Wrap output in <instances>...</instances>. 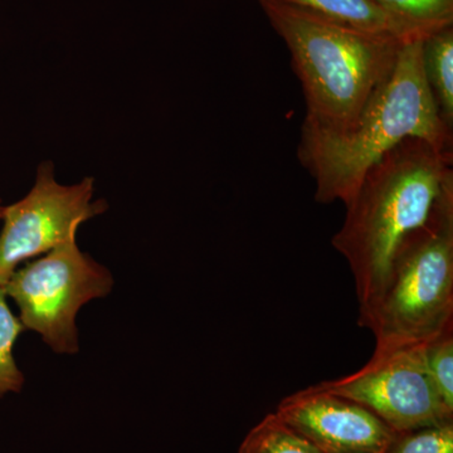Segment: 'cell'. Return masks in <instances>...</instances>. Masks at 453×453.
Masks as SVG:
<instances>
[{
  "label": "cell",
  "instance_id": "cell-1",
  "mask_svg": "<svg viewBox=\"0 0 453 453\" xmlns=\"http://www.w3.org/2000/svg\"><path fill=\"white\" fill-rule=\"evenodd\" d=\"M453 151L405 139L366 170L333 246L353 273L359 310L377 299L393 256L453 195Z\"/></svg>",
  "mask_w": 453,
  "mask_h": 453
},
{
  "label": "cell",
  "instance_id": "cell-2",
  "mask_svg": "<svg viewBox=\"0 0 453 453\" xmlns=\"http://www.w3.org/2000/svg\"><path fill=\"white\" fill-rule=\"evenodd\" d=\"M452 130L441 120L426 82L422 40L402 43L392 73L372 92L347 130L303 122L297 155L315 180L321 204H347L366 170L405 139L419 138L452 151Z\"/></svg>",
  "mask_w": 453,
  "mask_h": 453
},
{
  "label": "cell",
  "instance_id": "cell-3",
  "mask_svg": "<svg viewBox=\"0 0 453 453\" xmlns=\"http://www.w3.org/2000/svg\"><path fill=\"white\" fill-rule=\"evenodd\" d=\"M291 53L306 101L303 122L347 130L392 73L402 43L338 25L280 0H258Z\"/></svg>",
  "mask_w": 453,
  "mask_h": 453
},
{
  "label": "cell",
  "instance_id": "cell-4",
  "mask_svg": "<svg viewBox=\"0 0 453 453\" xmlns=\"http://www.w3.org/2000/svg\"><path fill=\"white\" fill-rule=\"evenodd\" d=\"M357 325L371 330L375 350L426 344L453 327V195L398 247Z\"/></svg>",
  "mask_w": 453,
  "mask_h": 453
},
{
  "label": "cell",
  "instance_id": "cell-5",
  "mask_svg": "<svg viewBox=\"0 0 453 453\" xmlns=\"http://www.w3.org/2000/svg\"><path fill=\"white\" fill-rule=\"evenodd\" d=\"M112 288L111 273L73 241L27 262L3 288L16 301L26 330L40 334L55 353L73 356L80 350V309L107 296Z\"/></svg>",
  "mask_w": 453,
  "mask_h": 453
},
{
  "label": "cell",
  "instance_id": "cell-6",
  "mask_svg": "<svg viewBox=\"0 0 453 453\" xmlns=\"http://www.w3.org/2000/svg\"><path fill=\"white\" fill-rule=\"evenodd\" d=\"M95 179L64 186L56 178L52 160L42 162L25 198L2 208L0 219V288L20 264L76 241L83 223L109 210L105 199H95Z\"/></svg>",
  "mask_w": 453,
  "mask_h": 453
},
{
  "label": "cell",
  "instance_id": "cell-7",
  "mask_svg": "<svg viewBox=\"0 0 453 453\" xmlns=\"http://www.w3.org/2000/svg\"><path fill=\"white\" fill-rule=\"evenodd\" d=\"M319 386L363 405L396 434L453 422L429 377L425 344L374 350L359 371Z\"/></svg>",
  "mask_w": 453,
  "mask_h": 453
},
{
  "label": "cell",
  "instance_id": "cell-8",
  "mask_svg": "<svg viewBox=\"0 0 453 453\" xmlns=\"http://www.w3.org/2000/svg\"><path fill=\"white\" fill-rule=\"evenodd\" d=\"M275 413L323 453H386L396 434L363 405L319 384L283 398Z\"/></svg>",
  "mask_w": 453,
  "mask_h": 453
},
{
  "label": "cell",
  "instance_id": "cell-9",
  "mask_svg": "<svg viewBox=\"0 0 453 453\" xmlns=\"http://www.w3.org/2000/svg\"><path fill=\"white\" fill-rule=\"evenodd\" d=\"M338 25L399 41H412L374 0H280Z\"/></svg>",
  "mask_w": 453,
  "mask_h": 453
},
{
  "label": "cell",
  "instance_id": "cell-10",
  "mask_svg": "<svg viewBox=\"0 0 453 453\" xmlns=\"http://www.w3.org/2000/svg\"><path fill=\"white\" fill-rule=\"evenodd\" d=\"M422 65L438 115L453 131V26L423 38Z\"/></svg>",
  "mask_w": 453,
  "mask_h": 453
},
{
  "label": "cell",
  "instance_id": "cell-11",
  "mask_svg": "<svg viewBox=\"0 0 453 453\" xmlns=\"http://www.w3.org/2000/svg\"><path fill=\"white\" fill-rule=\"evenodd\" d=\"M412 40L453 26V0H374Z\"/></svg>",
  "mask_w": 453,
  "mask_h": 453
},
{
  "label": "cell",
  "instance_id": "cell-12",
  "mask_svg": "<svg viewBox=\"0 0 453 453\" xmlns=\"http://www.w3.org/2000/svg\"><path fill=\"white\" fill-rule=\"evenodd\" d=\"M238 453H323L270 413L246 434Z\"/></svg>",
  "mask_w": 453,
  "mask_h": 453
},
{
  "label": "cell",
  "instance_id": "cell-13",
  "mask_svg": "<svg viewBox=\"0 0 453 453\" xmlns=\"http://www.w3.org/2000/svg\"><path fill=\"white\" fill-rule=\"evenodd\" d=\"M26 327L9 309L7 294L0 288V398L8 393H19L26 383L25 375L14 359V345Z\"/></svg>",
  "mask_w": 453,
  "mask_h": 453
},
{
  "label": "cell",
  "instance_id": "cell-14",
  "mask_svg": "<svg viewBox=\"0 0 453 453\" xmlns=\"http://www.w3.org/2000/svg\"><path fill=\"white\" fill-rule=\"evenodd\" d=\"M425 357L441 401L453 413V327L426 342Z\"/></svg>",
  "mask_w": 453,
  "mask_h": 453
},
{
  "label": "cell",
  "instance_id": "cell-15",
  "mask_svg": "<svg viewBox=\"0 0 453 453\" xmlns=\"http://www.w3.org/2000/svg\"><path fill=\"white\" fill-rule=\"evenodd\" d=\"M386 453H453V422L396 434Z\"/></svg>",
  "mask_w": 453,
  "mask_h": 453
},
{
  "label": "cell",
  "instance_id": "cell-16",
  "mask_svg": "<svg viewBox=\"0 0 453 453\" xmlns=\"http://www.w3.org/2000/svg\"><path fill=\"white\" fill-rule=\"evenodd\" d=\"M2 201H0V214H2Z\"/></svg>",
  "mask_w": 453,
  "mask_h": 453
}]
</instances>
